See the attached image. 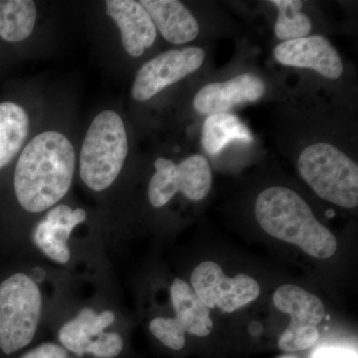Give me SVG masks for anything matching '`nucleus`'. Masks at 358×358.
Returning a JSON list of instances; mask_svg holds the SVG:
<instances>
[{"label": "nucleus", "mask_w": 358, "mask_h": 358, "mask_svg": "<svg viewBox=\"0 0 358 358\" xmlns=\"http://www.w3.org/2000/svg\"><path fill=\"white\" fill-rule=\"evenodd\" d=\"M74 148L58 131H44L28 143L14 173V192L23 209L47 210L69 192L75 173Z\"/></svg>", "instance_id": "f257e3e1"}, {"label": "nucleus", "mask_w": 358, "mask_h": 358, "mask_svg": "<svg viewBox=\"0 0 358 358\" xmlns=\"http://www.w3.org/2000/svg\"><path fill=\"white\" fill-rule=\"evenodd\" d=\"M255 214L268 235L296 245L308 255L327 259L338 249L331 231L315 217L307 202L289 188L274 186L261 192L257 197Z\"/></svg>", "instance_id": "f03ea898"}, {"label": "nucleus", "mask_w": 358, "mask_h": 358, "mask_svg": "<svg viewBox=\"0 0 358 358\" xmlns=\"http://www.w3.org/2000/svg\"><path fill=\"white\" fill-rule=\"evenodd\" d=\"M129 152L128 136L122 117L113 110L100 113L87 131L80 176L94 192L109 188L121 173Z\"/></svg>", "instance_id": "7ed1b4c3"}, {"label": "nucleus", "mask_w": 358, "mask_h": 358, "mask_svg": "<svg viewBox=\"0 0 358 358\" xmlns=\"http://www.w3.org/2000/svg\"><path fill=\"white\" fill-rule=\"evenodd\" d=\"M298 169L315 192L331 203L358 205V166L338 148L327 143L308 145L301 152Z\"/></svg>", "instance_id": "20e7f679"}, {"label": "nucleus", "mask_w": 358, "mask_h": 358, "mask_svg": "<svg viewBox=\"0 0 358 358\" xmlns=\"http://www.w3.org/2000/svg\"><path fill=\"white\" fill-rule=\"evenodd\" d=\"M42 310L41 293L29 275L14 274L0 284V350L6 355L31 343Z\"/></svg>", "instance_id": "39448f33"}, {"label": "nucleus", "mask_w": 358, "mask_h": 358, "mask_svg": "<svg viewBox=\"0 0 358 358\" xmlns=\"http://www.w3.org/2000/svg\"><path fill=\"white\" fill-rule=\"evenodd\" d=\"M155 169L157 171L148 185V199L155 208L169 203L178 192L193 201H200L210 192L211 169L203 155H192L179 164L159 157Z\"/></svg>", "instance_id": "423d86ee"}, {"label": "nucleus", "mask_w": 358, "mask_h": 358, "mask_svg": "<svg viewBox=\"0 0 358 358\" xmlns=\"http://www.w3.org/2000/svg\"><path fill=\"white\" fill-rule=\"evenodd\" d=\"M192 285L207 308H219L226 313L234 312L260 296V287L253 278L245 274L226 277L220 266L211 261L193 270Z\"/></svg>", "instance_id": "0eeeda50"}, {"label": "nucleus", "mask_w": 358, "mask_h": 358, "mask_svg": "<svg viewBox=\"0 0 358 358\" xmlns=\"http://www.w3.org/2000/svg\"><path fill=\"white\" fill-rule=\"evenodd\" d=\"M204 58L203 49L195 46L160 53L136 73L131 96L138 102L150 100L166 87L199 70Z\"/></svg>", "instance_id": "6e6552de"}, {"label": "nucleus", "mask_w": 358, "mask_h": 358, "mask_svg": "<svg viewBox=\"0 0 358 358\" xmlns=\"http://www.w3.org/2000/svg\"><path fill=\"white\" fill-rule=\"evenodd\" d=\"M274 56L282 65L315 70L327 79H338L343 72L338 52L322 35L282 42L275 47Z\"/></svg>", "instance_id": "1a4fd4ad"}, {"label": "nucleus", "mask_w": 358, "mask_h": 358, "mask_svg": "<svg viewBox=\"0 0 358 358\" xmlns=\"http://www.w3.org/2000/svg\"><path fill=\"white\" fill-rule=\"evenodd\" d=\"M265 90L260 77L247 73L228 81L206 85L195 96L193 107L200 115L228 114L242 103L256 102Z\"/></svg>", "instance_id": "9d476101"}, {"label": "nucleus", "mask_w": 358, "mask_h": 358, "mask_svg": "<svg viewBox=\"0 0 358 358\" xmlns=\"http://www.w3.org/2000/svg\"><path fill=\"white\" fill-rule=\"evenodd\" d=\"M87 218L84 209L73 210L61 204L48 211L36 226L33 234L35 244L42 252L59 264L69 262L71 253L68 247L71 233Z\"/></svg>", "instance_id": "9b49d317"}, {"label": "nucleus", "mask_w": 358, "mask_h": 358, "mask_svg": "<svg viewBox=\"0 0 358 358\" xmlns=\"http://www.w3.org/2000/svg\"><path fill=\"white\" fill-rule=\"evenodd\" d=\"M106 11L122 35V46L129 55L140 57L157 38V28L145 7L134 0H108Z\"/></svg>", "instance_id": "f8f14e48"}, {"label": "nucleus", "mask_w": 358, "mask_h": 358, "mask_svg": "<svg viewBox=\"0 0 358 358\" xmlns=\"http://www.w3.org/2000/svg\"><path fill=\"white\" fill-rule=\"evenodd\" d=\"M152 22L166 41L181 45L192 42L199 33L196 18L178 0H143Z\"/></svg>", "instance_id": "ddd939ff"}, {"label": "nucleus", "mask_w": 358, "mask_h": 358, "mask_svg": "<svg viewBox=\"0 0 358 358\" xmlns=\"http://www.w3.org/2000/svg\"><path fill=\"white\" fill-rule=\"evenodd\" d=\"M115 320V313L110 310L96 313L92 308H84L61 327L59 341L68 352L84 357L92 341L114 324Z\"/></svg>", "instance_id": "4468645a"}, {"label": "nucleus", "mask_w": 358, "mask_h": 358, "mask_svg": "<svg viewBox=\"0 0 358 358\" xmlns=\"http://www.w3.org/2000/svg\"><path fill=\"white\" fill-rule=\"evenodd\" d=\"M171 303L176 310L174 319L185 333L193 336H208L213 322L210 319V308L204 305L194 289L180 279L174 280L171 288Z\"/></svg>", "instance_id": "2eb2a0df"}, {"label": "nucleus", "mask_w": 358, "mask_h": 358, "mask_svg": "<svg viewBox=\"0 0 358 358\" xmlns=\"http://www.w3.org/2000/svg\"><path fill=\"white\" fill-rule=\"evenodd\" d=\"M275 308L291 315L292 326L317 327L326 315L322 301L315 294L294 285H284L273 296Z\"/></svg>", "instance_id": "dca6fc26"}, {"label": "nucleus", "mask_w": 358, "mask_h": 358, "mask_svg": "<svg viewBox=\"0 0 358 358\" xmlns=\"http://www.w3.org/2000/svg\"><path fill=\"white\" fill-rule=\"evenodd\" d=\"M201 141L207 154L216 155L230 143H251L253 136L248 127L236 115L217 114L208 115L205 120Z\"/></svg>", "instance_id": "f3484780"}, {"label": "nucleus", "mask_w": 358, "mask_h": 358, "mask_svg": "<svg viewBox=\"0 0 358 358\" xmlns=\"http://www.w3.org/2000/svg\"><path fill=\"white\" fill-rule=\"evenodd\" d=\"M29 131V119L17 103H0V169L13 162Z\"/></svg>", "instance_id": "a211bd4d"}, {"label": "nucleus", "mask_w": 358, "mask_h": 358, "mask_svg": "<svg viewBox=\"0 0 358 358\" xmlns=\"http://www.w3.org/2000/svg\"><path fill=\"white\" fill-rule=\"evenodd\" d=\"M36 6L30 0H0V37L8 42L27 39L34 29Z\"/></svg>", "instance_id": "6ab92c4d"}, {"label": "nucleus", "mask_w": 358, "mask_h": 358, "mask_svg": "<svg viewBox=\"0 0 358 358\" xmlns=\"http://www.w3.org/2000/svg\"><path fill=\"white\" fill-rule=\"evenodd\" d=\"M279 11L274 31L277 38L284 41L303 38L312 31V21L301 13L303 1L299 0H272Z\"/></svg>", "instance_id": "aec40b11"}, {"label": "nucleus", "mask_w": 358, "mask_h": 358, "mask_svg": "<svg viewBox=\"0 0 358 358\" xmlns=\"http://www.w3.org/2000/svg\"><path fill=\"white\" fill-rule=\"evenodd\" d=\"M319 338L317 327L289 324L279 339V348L287 352H300L312 348Z\"/></svg>", "instance_id": "412c9836"}, {"label": "nucleus", "mask_w": 358, "mask_h": 358, "mask_svg": "<svg viewBox=\"0 0 358 358\" xmlns=\"http://www.w3.org/2000/svg\"><path fill=\"white\" fill-rule=\"evenodd\" d=\"M150 331L160 343L173 350L185 345V331L174 317H155L150 324Z\"/></svg>", "instance_id": "4be33fe9"}, {"label": "nucleus", "mask_w": 358, "mask_h": 358, "mask_svg": "<svg viewBox=\"0 0 358 358\" xmlns=\"http://www.w3.org/2000/svg\"><path fill=\"white\" fill-rule=\"evenodd\" d=\"M124 341L117 333L103 331L98 338L92 341L87 350V355L96 358H115L122 352Z\"/></svg>", "instance_id": "5701e85b"}, {"label": "nucleus", "mask_w": 358, "mask_h": 358, "mask_svg": "<svg viewBox=\"0 0 358 358\" xmlns=\"http://www.w3.org/2000/svg\"><path fill=\"white\" fill-rule=\"evenodd\" d=\"M20 358H72L62 345L46 343L33 348Z\"/></svg>", "instance_id": "b1692460"}, {"label": "nucleus", "mask_w": 358, "mask_h": 358, "mask_svg": "<svg viewBox=\"0 0 358 358\" xmlns=\"http://www.w3.org/2000/svg\"><path fill=\"white\" fill-rule=\"evenodd\" d=\"M310 358H358L357 350L339 345H322L312 353Z\"/></svg>", "instance_id": "393cba45"}, {"label": "nucleus", "mask_w": 358, "mask_h": 358, "mask_svg": "<svg viewBox=\"0 0 358 358\" xmlns=\"http://www.w3.org/2000/svg\"><path fill=\"white\" fill-rule=\"evenodd\" d=\"M326 215L329 218L334 217V216L336 215V212L331 210V209H329V210L327 211Z\"/></svg>", "instance_id": "a878e982"}, {"label": "nucleus", "mask_w": 358, "mask_h": 358, "mask_svg": "<svg viewBox=\"0 0 358 358\" xmlns=\"http://www.w3.org/2000/svg\"><path fill=\"white\" fill-rule=\"evenodd\" d=\"M281 358H296V357H281Z\"/></svg>", "instance_id": "bb28decb"}]
</instances>
